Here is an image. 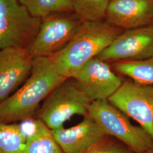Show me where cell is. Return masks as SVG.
I'll return each mask as SVG.
<instances>
[{
  "instance_id": "6da1fadb",
  "label": "cell",
  "mask_w": 153,
  "mask_h": 153,
  "mask_svg": "<svg viewBox=\"0 0 153 153\" xmlns=\"http://www.w3.org/2000/svg\"><path fill=\"white\" fill-rule=\"evenodd\" d=\"M65 78L60 75L49 57L33 58L30 76L22 86L0 103V123L33 118L40 102Z\"/></svg>"
},
{
  "instance_id": "7a4b0ae2",
  "label": "cell",
  "mask_w": 153,
  "mask_h": 153,
  "mask_svg": "<svg viewBox=\"0 0 153 153\" xmlns=\"http://www.w3.org/2000/svg\"><path fill=\"white\" fill-rule=\"evenodd\" d=\"M123 32V29L106 21H85L71 40L49 58L60 75L65 78L73 77Z\"/></svg>"
},
{
  "instance_id": "3957f363",
  "label": "cell",
  "mask_w": 153,
  "mask_h": 153,
  "mask_svg": "<svg viewBox=\"0 0 153 153\" xmlns=\"http://www.w3.org/2000/svg\"><path fill=\"white\" fill-rule=\"evenodd\" d=\"M93 102L74 78H66L45 99L38 119L52 131L59 129L72 116L88 115Z\"/></svg>"
},
{
  "instance_id": "277c9868",
  "label": "cell",
  "mask_w": 153,
  "mask_h": 153,
  "mask_svg": "<svg viewBox=\"0 0 153 153\" xmlns=\"http://www.w3.org/2000/svg\"><path fill=\"white\" fill-rule=\"evenodd\" d=\"M108 134L116 138L134 153L153 150V139L141 126H134L129 117L108 100L94 101L88 114Z\"/></svg>"
},
{
  "instance_id": "5b68a950",
  "label": "cell",
  "mask_w": 153,
  "mask_h": 153,
  "mask_svg": "<svg viewBox=\"0 0 153 153\" xmlns=\"http://www.w3.org/2000/svg\"><path fill=\"white\" fill-rule=\"evenodd\" d=\"M42 21L32 16L19 0H0V51L8 48L27 49Z\"/></svg>"
},
{
  "instance_id": "8992f818",
  "label": "cell",
  "mask_w": 153,
  "mask_h": 153,
  "mask_svg": "<svg viewBox=\"0 0 153 153\" xmlns=\"http://www.w3.org/2000/svg\"><path fill=\"white\" fill-rule=\"evenodd\" d=\"M85 22L74 12L55 13L42 19L27 51L32 58L50 57L62 49Z\"/></svg>"
},
{
  "instance_id": "52a82bcc",
  "label": "cell",
  "mask_w": 153,
  "mask_h": 153,
  "mask_svg": "<svg viewBox=\"0 0 153 153\" xmlns=\"http://www.w3.org/2000/svg\"><path fill=\"white\" fill-rule=\"evenodd\" d=\"M108 100L136 121L153 139V85L126 81Z\"/></svg>"
},
{
  "instance_id": "ba28073f",
  "label": "cell",
  "mask_w": 153,
  "mask_h": 153,
  "mask_svg": "<svg viewBox=\"0 0 153 153\" xmlns=\"http://www.w3.org/2000/svg\"><path fill=\"white\" fill-rule=\"evenodd\" d=\"M153 57V26L126 30L97 57L105 62L143 60Z\"/></svg>"
},
{
  "instance_id": "9c48e42d",
  "label": "cell",
  "mask_w": 153,
  "mask_h": 153,
  "mask_svg": "<svg viewBox=\"0 0 153 153\" xmlns=\"http://www.w3.org/2000/svg\"><path fill=\"white\" fill-rule=\"evenodd\" d=\"M94 101L108 100L120 88L123 81L107 62L94 57L73 76Z\"/></svg>"
},
{
  "instance_id": "30bf717a",
  "label": "cell",
  "mask_w": 153,
  "mask_h": 153,
  "mask_svg": "<svg viewBox=\"0 0 153 153\" xmlns=\"http://www.w3.org/2000/svg\"><path fill=\"white\" fill-rule=\"evenodd\" d=\"M33 60L27 49L8 48L0 51V103L26 81L31 72Z\"/></svg>"
},
{
  "instance_id": "8fae6325",
  "label": "cell",
  "mask_w": 153,
  "mask_h": 153,
  "mask_svg": "<svg viewBox=\"0 0 153 153\" xmlns=\"http://www.w3.org/2000/svg\"><path fill=\"white\" fill-rule=\"evenodd\" d=\"M83 117L76 126L52 131L64 153H83L109 136L91 117L88 115Z\"/></svg>"
},
{
  "instance_id": "7c38bea8",
  "label": "cell",
  "mask_w": 153,
  "mask_h": 153,
  "mask_svg": "<svg viewBox=\"0 0 153 153\" xmlns=\"http://www.w3.org/2000/svg\"><path fill=\"white\" fill-rule=\"evenodd\" d=\"M105 19L126 30L153 26V0H110Z\"/></svg>"
},
{
  "instance_id": "4fadbf2b",
  "label": "cell",
  "mask_w": 153,
  "mask_h": 153,
  "mask_svg": "<svg viewBox=\"0 0 153 153\" xmlns=\"http://www.w3.org/2000/svg\"><path fill=\"white\" fill-rule=\"evenodd\" d=\"M112 66L115 71L134 82L153 85V57L143 60L116 61Z\"/></svg>"
},
{
  "instance_id": "5bb4252c",
  "label": "cell",
  "mask_w": 153,
  "mask_h": 153,
  "mask_svg": "<svg viewBox=\"0 0 153 153\" xmlns=\"http://www.w3.org/2000/svg\"><path fill=\"white\" fill-rule=\"evenodd\" d=\"M22 153H64L52 131L39 119L36 131L26 139Z\"/></svg>"
},
{
  "instance_id": "9a60e30c",
  "label": "cell",
  "mask_w": 153,
  "mask_h": 153,
  "mask_svg": "<svg viewBox=\"0 0 153 153\" xmlns=\"http://www.w3.org/2000/svg\"><path fill=\"white\" fill-rule=\"evenodd\" d=\"M31 14L44 19L55 13L74 12L71 0H20Z\"/></svg>"
},
{
  "instance_id": "2e32d148",
  "label": "cell",
  "mask_w": 153,
  "mask_h": 153,
  "mask_svg": "<svg viewBox=\"0 0 153 153\" xmlns=\"http://www.w3.org/2000/svg\"><path fill=\"white\" fill-rule=\"evenodd\" d=\"M26 142L19 124L0 123V153H22Z\"/></svg>"
},
{
  "instance_id": "e0dca14e",
  "label": "cell",
  "mask_w": 153,
  "mask_h": 153,
  "mask_svg": "<svg viewBox=\"0 0 153 153\" xmlns=\"http://www.w3.org/2000/svg\"><path fill=\"white\" fill-rule=\"evenodd\" d=\"M74 12L83 21H101L105 18L110 0H71Z\"/></svg>"
},
{
  "instance_id": "ac0fdd59",
  "label": "cell",
  "mask_w": 153,
  "mask_h": 153,
  "mask_svg": "<svg viewBox=\"0 0 153 153\" xmlns=\"http://www.w3.org/2000/svg\"><path fill=\"white\" fill-rule=\"evenodd\" d=\"M81 153H134L121 142L105 138L102 141Z\"/></svg>"
},
{
  "instance_id": "d6986e66",
  "label": "cell",
  "mask_w": 153,
  "mask_h": 153,
  "mask_svg": "<svg viewBox=\"0 0 153 153\" xmlns=\"http://www.w3.org/2000/svg\"><path fill=\"white\" fill-rule=\"evenodd\" d=\"M153 153V150H150V151H149V152H146V153Z\"/></svg>"
},
{
  "instance_id": "ffe728a7",
  "label": "cell",
  "mask_w": 153,
  "mask_h": 153,
  "mask_svg": "<svg viewBox=\"0 0 153 153\" xmlns=\"http://www.w3.org/2000/svg\"><path fill=\"white\" fill-rule=\"evenodd\" d=\"M19 1H20V0H19Z\"/></svg>"
}]
</instances>
